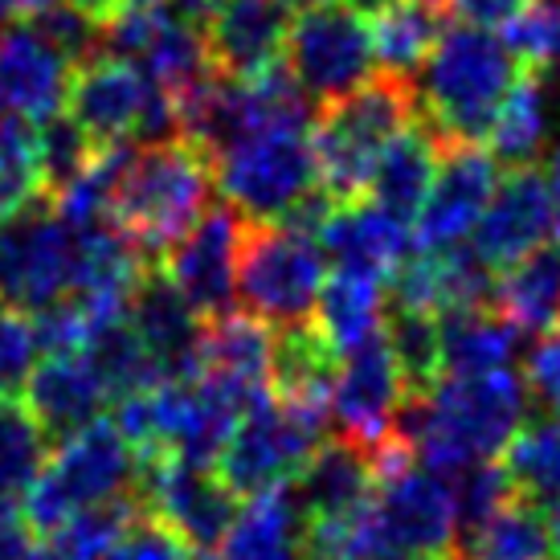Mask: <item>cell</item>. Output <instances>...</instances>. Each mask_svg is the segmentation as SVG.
<instances>
[{"instance_id": "6da1fadb", "label": "cell", "mask_w": 560, "mask_h": 560, "mask_svg": "<svg viewBox=\"0 0 560 560\" xmlns=\"http://www.w3.org/2000/svg\"><path fill=\"white\" fill-rule=\"evenodd\" d=\"M528 409V385L512 369L442 373L425 393L405 397L393 418V434L413 451L421 467L446 479L467 463L503 454Z\"/></svg>"}, {"instance_id": "7a4b0ae2", "label": "cell", "mask_w": 560, "mask_h": 560, "mask_svg": "<svg viewBox=\"0 0 560 560\" xmlns=\"http://www.w3.org/2000/svg\"><path fill=\"white\" fill-rule=\"evenodd\" d=\"M515 58L503 37L479 25H442L430 58L413 82V119L442 148L446 143H482L499 103L515 82Z\"/></svg>"}, {"instance_id": "3957f363", "label": "cell", "mask_w": 560, "mask_h": 560, "mask_svg": "<svg viewBox=\"0 0 560 560\" xmlns=\"http://www.w3.org/2000/svg\"><path fill=\"white\" fill-rule=\"evenodd\" d=\"M209 188L213 168L192 143H140L131 148L119 185L110 192V221L148 262H160L205 213Z\"/></svg>"}, {"instance_id": "277c9868", "label": "cell", "mask_w": 560, "mask_h": 560, "mask_svg": "<svg viewBox=\"0 0 560 560\" xmlns=\"http://www.w3.org/2000/svg\"><path fill=\"white\" fill-rule=\"evenodd\" d=\"M413 82L373 74L357 91L319 107L312 124V156L315 180L336 201L364 197L369 172H373L381 148L413 124Z\"/></svg>"}, {"instance_id": "5b68a950", "label": "cell", "mask_w": 560, "mask_h": 560, "mask_svg": "<svg viewBox=\"0 0 560 560\" xmlns=\"http://www.w3.org/2000/svg\"><path fill=\"white\" fill-rule=\"evenodd\" d=\"M140 458L115 430V421L94 418L74 434L58 438L42 475L25 487L21 515L30 532L54 536L79 508L103 503V499L136 495Z\"/></svg>"}, {"instance_id": "8992f818", "label": "cell", "mask_w": 560, "mask_h": 560, "mask_svg": "<svg viewBox=\"0 0 560 560\" xmlns=\"http://www.w3.org/2000/svg\"><path fill=\"white\" fill-rule=\"evenodd\" d=\"M209 168H213V185L225 197V205L254 225L279 221L307 188L319 185L312 127L266 124L209 160Z\"/></svg>"}, {"instance_id": "52a82bcc", "label": "cell", "mask_w": 560, "mask_h": 560, "mask_svg": "<svg viewBox=\"0 0 560 560\" xmlns=\"http://www.w3.org/2000/svg\"><path fill=\"white\" fill-rule=\"evenodd\" d=\"M324 287V249L312 234L291 225L246 221L237 249V295L249 315L270 327H291L312 319L315 295Z\"/></svg>"}, {"instance_id": "ba28073f", "label": "cell", "mask_w": 560, "mask_h": 560, "mask_svg": "<svg viewBox=\"0 0 560 560\" xmlns=\"http://www.w3.org/2000/svg\"><path fill=\"white\" fill-rule=\"evenodd\" d=\"M454 508L446 479L405 458L381 470L369 499L373 560H446L454 557Z\"/></svg>"}, {"instance_id": "9c48e42d", "label": "cell", "mask_w": 560, "mask_h": 560, "mask_svg": "<svg viewBox=\"0 0 560 560\" xmlns=\"http://www.w3.org/2000/svg\"><path fill=\"white\" fill-rule=\"evenodd\" d=\"M74 230L46 192L0 218V299L16 312H42L70 291Z\"/></svg>"}, {"instance_id": "30bf717a", "label": "cell", "mask_w": 560, "mask_h": 560, "mask_svg": "<svg viewBox=\"0 0 560 560\" xmlns=\"http://www.w3.org/2000/svg\"><path fill=\"white\" fill-rule=\"evenodd\" d=\"M282 62L319 107L336 103L376 74L369 16L352 13L348 4H299Z\"/></svg>"}, {"instance_id": "8fae6325", "label": "cell", "mask_w": 560, "mask_h": 560, "mask_svg": "<svg viewBox=\"0 0 560 560\" xmlns=\"http://www.w3.org/2000/svg\"><path fill=\"white\" fill-rule=\"evenodd\" d=\"M319 442H324V434L303 425L275 393L266 389L242 409L213 470L234 487L237 499H246L295 479L299 467L307 463V454Z\"/></svg>"}, {"instance_id": "7c38bea8", "label": "cell", "mask_w": 560, "mask_h": 560, "mask_svg": "<svg viewBox=\"0 0 560 560\" xmlns=\"http://www.w3.org/2000/svg\"><path fill=\"white\" fill-rule=\"evenodd\" d=\"M136 499L148 515L164 520L188 548H213L237 512L234 487L213 467H197L176 454L140 458Z\"/></svg>"}, {"instance_id": "4fadbf2b", "label": "cell", "mask_w": 560, "mask_h": 560, "mask_svg": "<svg viewBox=\"0 0 560 560\" xmlns=\"http://www.w3.org/2000/svg\"><path fill=\"white\" fill-rule=\"evenodd\" d=\"M242 234H246V218L230 205H213L160 258L164 275L176 282V291L192 303V312L201 319L234 307Z\"/></svg>"}, {"instance_id": "5bb4252c", "label": "cell", "mask_w": 560, "mask_h": 560, "mask_svg": "<svg viewBox=\"0 0 560 560\" xmlns=\"http://www.w3.org/2000/svg\"><path fill=\"white\" fill-rule=\"evenodd\" d=\"M499 185V164L479 143H446L418 218L409 225L413 249H446L467 242Z\"/></svg>"}, {"instance_id": "9a60e30c", "label": "cell", "mask_w": 560, "mask_h": 560, "mask_svg": "<svg viewBox=\"0 0 560 560\" xmlns=\"http://www.w3.org/2000/svg\"><path fill=\"white\" fill-rule=\"evenodd\" d=\"M401 401V373H397L381 331L340 352L336 381H331V421L340 425L343 438L373 451L376 442L393 434V418H397Z\"/></svg>"}, {"instance_id": "2e32d148", "label": "cell", "mask_w": 560, "mask_h": 560, "mask_svg": "<svg viewBox=\"0 0 560 560\" xmlns=\"http://www.w3.org/2000/svg\"><path fill=\"white\" fill-rule=\"evenodd\" d=\"M295 9V0H218V9L201 21L213 70L225 79H254L279 62Z\"/></svg>"}, {"instance_id": "e0dca14e", "label": "cell", "mask_w": 560, "mask_h": 560, "mask_svg": "<svg viewBox=\"0 0 560 560\" xmlns=\"http://www.w3.org/2000/svg\"><path fill=\"white\" fill-rule=\"evenodd\" d=\"M148 94H152V79L131 58L94 54L91 62L74 66V74H70L66 115L94 143H119L136 136Z\"/></svg>"}, {"instance_id": "ac0fdd59", "label": "cell", "mask_w": 560, "mask_h": 560, "mask_svg": "<svg viewBox=\"0 0 560 560\" xmlns=\"http://www.w3.org/2000/svg\"><path fill=\"white\" fill-rule=\"evenodd\" d=\"M552 230V205H548L545 172L528 164V168H508V176L495 185L491 201L482 209V218L470 230V246L491 270H503L508 262L524 258L536 249Z\"/></svg>"}, {"instance_id": "d6986e66", "label": "cell", "mask_w": 560, "mask_h": 560, "mask_svg": "<svg viewBox=\"0 0 560 560\" xmlns=\"http://www.w3.org/2000/svg\"><path fill=\"white\" fill-rule=\"evenodd\" d=\"M127 324L136 327L164 376L201 373V315L192 312V303L176 291L160 262L148 266L136 282L127 299Z\"/></svg>"}, {"instance_id": "ffe728a7", "label": "cell", "mask_w": 560, "mask_h": 560, "mask_svg": "<svg viewBox=\"0 0 560 560\" xmlns=\"http://www.w3.org/2000/svg\"><path fill=\"white\" fill-rule=\"evenodd\" d=\"M74 66L49 46L42 33L25 25L0 30V115L42 124L66 107Z\"/></svg>"}, {"instance_id": "44dd1931", "label": "cell", "mask_w": 560, "mask_h": 560, "mask_svg": "<svg viewBox=\"0 0 560 560\" xmlns=\"http://www.w3.org/2000/svg\"><path fill=\"white\" fill-rule=\"evenodd\" d=\"M315 242L324 249V258H331L340 270H360V275H376V279H385L393 266L413 249L409 225H401L364 197L336 201V209L319 225Z\"/></svg>"}, {"instance_id": "7402d4cb", "label": "cell", "mask_w": 560, "mask_h": 560, "mask_svg": "<svg viewBox=\"0 0 560 560\" xmlns=\"http://www.w3.org/2000/svg\"><path fill=\"white\" fill-rule=\"evenodd\" d=\"M21 389H25L21 401L30 405L33 418L46 425V434L54 442L94 421L107 405V389H103L86 352H46L42 364L33 360Z\"/></svg>"}, {"instance_id": "603a6c76", "label": "cell", "mask_w": 560, "mask_h": 560, "mask_svg": "<svg viewBox=\"0 0 560 560\" xmlns=\"http://www.w3.org/2000/svg\"><path fill=\"white\" fill-rule=\"evenodd\" d=\"M376 475H373V458L364 446H357L352 438H324L307 463L299 467V475L291 479V491H295L299 508L307 520H319V515H343L360 508L364 499L373 495Z\"/></svg>"}, {"instance_id": "cb8c5ba5", "label": "cell", "mask_w": 560, "mask_h": 560, "mask_svg": "<svg viewBox=\"0 0 560 560\" xmlns=\"http://www.w3.org/2000/svg\"><path fill=\"white\" fill-rule=\"evenodd\" d=\"M438 152L442 143L413 119L409 127H401L376 156L369 185H364V201H373L376 209H385L389 218H397L401 225H413L421 201L430 192L438 168Z\"/></svg>"}, {"instance_id": "d4e9b609", "label": "cell", "mask_w": 560, "mask_h": 560, "mask_svg": "<svg viewBox=\"0 0 560 560\" xmlns=\"http://www.w3.org/2000/svg\"><path fill=\"white\" fill-rule=\"evenodd\" d=\"M303 536H307V515L299 508L291 482H282L246 495V508L234 512L221 545L225 560H303Z\"/></svg>"}, {"instance_id": "484cf974", "label": "cell", "mask_w": 560, "mask_h": 560, "mask_svg": "<svg viewBox=\"0 0 560 560\" xmlns=\"http://www.w3.org/2000/svg\"><path fill=\"white\" fill-rule=\"evenodd\" d=\"M495 307L520 336H540L560 324V242H540L524 258L495 270Z\"/></svg>"}, {"instance_id": "4316f807", "label": "cell", "mask_w": 560, "mask_h": 560, "mask_svg": "<svg viewBox=\"0 0 560 560\" xmlns=\"http://www.w3.org/2000/svg\"><path fill=\"white\" fill-rule=\"evenodd\" d=\"M275 327L249 312H218L201 327V369L234 381L242 389H270Z\"/></svg>"}, {"instance_id": "83f0119b", "label": "cell", "mask_w": 560, "mask_h": 560, "mask_svg": "<svg viewBox=\"0 0 560 560\" xmlns=\"http://www.w3.org/2000/svg\"><path fill=\"white\" fill-rule=\"evenodd\" d=\"M438 315L442 373H491L515 360L520 331L495 307H451Z\"/></svg>"}, {"instance_id": "f1b7e54d", "label": "cell", "mask_w": 560, "mask_h": 560, "mask_svg": "<svg viewBox=\"0 0 560 560\" xmlns=\"http://www.w3.org/2000/svg\"><path fill=\"white\" fill-rule=\"evenodd\" d=\"M381 319H385V279H376V275L336 266V275L324 279L319 295H315L312 324L324 331V340L336 352H348L360 340L376 336Z\"/></svg>"}, {"instance_id": "f546056e", "label": "cell", "mask_w": 560, "mask_h": 560, "mask_svg": "<svg viewBox=\"0 0 560 560\" xmlns=\"http://www.w3.org/2000/svg\"><path fill=\"white\" fill-rule=\"evenodd\" d=\"M458 560H548L552 557V536H548V515L528 499L512 495L503 508L479 520L454 540Z\"/></svg>"}, {"instance_id": "4dcf8cb0", "label": "cell", "mask_w": 560, "mask_h": 560, "mask_svg": "<svg viewBox=\"0 0 560 560\" xmlns=\"http://www.w3.org/2000/svg\"><path fill=\"white\" fill-rule=\"evenodd\" d=\"M131 62L140 66L143 74L168 94L185 91V86H192V82L205 79L213 70L201 25L180 16L172 4L152 16V25L143 33V42Z\"/></svg>"}, {"instance_id": "1f68e13d", "label": "cell", "mask_w": 560, "mask_h": 560, "mask_svg": "<svg viewBox=\"0 0 560 560\" xmlns=\"http://www.w3.org/2000/svg\"><path fill=\"white\" fill-rule=\"evenodd\" d=\"M482 140L499 168H528L540 160L548 148V94L532 70L508 86Z\"/></svg>"}, {"instance_id": "d6a6232c", "label": "cell", "mask_w": 560, "mask_h": 560, "mask_svg": "<svg viewBox=\"0 0 560 560\" xmlns=\"http://www.w3.org/2000/svg\"><path fill=\"white\" fill-rule=\"evenodd\" d=\"M442 9L421 4V0H389L376 16H369L373 33V58L381 74L413 82L421 62L430 58L438 33H442Z\"/></svg>"}, {"instance_id": "836d02e7", "label": "cell", "mask_w": 560, "mask_h": 560, "mask_svg": "<svg viewBox=\"0 0 560 560\" xmlns=\"http://www.w3.org/2000/svg\"><path fill=\"white\" fill-rule=\"evenodd\" d=\"M503 470L512 491L545 508L560 495V421L557 418H524L520 430L503 446Z\"/></svg>"}, {"instance_id": "e575fe53", "label": "cell", "mask_w": 560, "mask_h": 560, "mask_svg": "<svg viewBox=\"0 0 560 560\" xmlns=\"http://www.w3.org/2000/svg\"><path fill=\"white\" fill-rule=\"evenodd\" d=\"M82 352H86V360L94 364L98 381H103L107 401H119V397H127V393L148 389V385L164 381L160 364L152 360V352L143 348L140 336H136V327L127 324V315L94 327Z\"/></svg>"}, {"instance_id": "d590c367", "label": "cell", "mask_w": 560, "mask_h": 560, "mask_svg": "<svg viewBox=\"0 0 560 560\" xmlns=\"http://www.w3.org/2000/svg\"><path fill=\"white\" fill-rule=\"evenodd\" d=\"M54 438L16 393H0V495L21 499L49 463Z\"/></svg>"}, {"instance_id": "8d00e7d4", "label": "cell", "mask_w": 560, "mask_h": 560, "mask_svg": "<svg viewBox=\"0 0 560 560\" xmlns=\"http://www.w3.org/2000/svg\"><path fill=\"white\" fill-rule=\"evenodd\" d=\"M381 336H385V348L401 373L405 397L425 393L442 376V340H438V319L430 312L385 307Z\"/></svg>"}, {"instance_id": "74e56055", "label": "cell", "mask_w": 560, "mask_h": 560, "mask_svg": "<svg viewBox=\"0 0 560 560\" xmlns=\"http://www.w3.org/2000/svg\"><path fill=\"white\" fill-rule=\"evenodd\" d=\"M140 512L143 508L136 495L103 499V503L79 508L62 528L49 536V545L58 548L62 560H103L110 548H115V540L131 528V520Z\"/></svg>"}, {"instance_id": "f35d334b", "label": "cell", "mask_w": 560, "mask_h": 560, "mask_svg": "<svg viewBox=\"0 0 560 560\" xmlns=\"http://www.w3.org/2000/svg\"><path fill=\"white\" fill-rule=\"evenodd\" d=\"M98 143L82 131L70 115H49L42 124H33V152H37V172H42V192L54 197L91 164Z\"/></svg>"}, {"instance_id": "ab89813d", "label": "cell", "mask_w": 560, "mask_h": 560, "mask_svg": "<svg viewBox=\"0 0 560 560\" xmlns=\"http://www.w3.org/2000/svg\"><path fill=\"white\" fill-rule=\"evenodd\" d=\"M446 491H451L454 532H458V536L467 528H475L479 520H487L495 508H503V503L515 495L508 470H503V463H495V458H479V463H467V467H458L454 475H446ZM458 536H454V540H458Z\"/></svg>"}, {"instance_id": "60d3db41", "label": "cell", "mask_w": 560, "mask_h": 560, "mask_svg": "<svg viewBox=\"0 0 560 560\" xmlns=\"http://www.w3.org/2000/svg\"><path fill=\"white\" fill-rule=\"evenodd\" d=\"M42 192V172L33 152V124L0 115V218Z\"/></svg>"}, {"instance_id": "b9f144b4", "label": "cell", "mask_w": 560, "mask_h": 560, "mask_svg": "<svg viewBox=\"0 0 560 560\" xmlns=\"http://www.w3.org/2000/svg\"><path fill=\"white\" fill-rule=\"evenodd\" d=\"M503 46L515 58V66L524 70H545L552 58L560 54V13L548 4L528 0L520 13L503 25Z\"/></svg>"}, {"instance_id": "7bdbcfd3", "label": "cell", "mask_w": 560, "mask_h": 560, "mask_svg": "<svg viewBox=\"0 0 560 560\" xmlns=\"http://www.w3.org/2000/svg\"><path fill=\"white\" fill-rule=\"evenodd\" d=\"M30 25L42 33L70 66H82V62H91L94 54H103V25H98L94 16L82 13V9H74L70 0H54L42 13H30Z\"/></svg>"}, {"instance_id": "ee69618b", "label": "cell", "mask_w": 560, "mask_h": 560, "mask_svg": "<svg viewBox=\"0 0 560 560\" xmlns=\"http://www.w3.org/2000/svg\"><path fill=\"white\" fill-rule=\"evenodd\" d=\"M37 360V340L25 312L0 299V393H16Z\"/></svg>"}, {"instance_id": "f6af8a7d", "label": "cell", "mask_w": 560, "mask_h": 560, "mask_svg": "<svg viewBox=\"0 0 560 560\" xmlns=\"http://www.w3.org/2000/svg\"><path fill=\"white\" fill-rule=\"evenodd\" d=\"M185 552H188V545L164 524V520L140 512L131 520V528L115 540V548H110L103 560H185Z\"/></svg>"}, {"instance_id": "bcb514c9", "label": "cell", "mask_w": 560, "mask_h": 560, "mask_svg": "<svg viewBox=\"0 0 560 560\" xmlns=\"http://www.w3.org/2000/svg\"><path fill=\"white\" fill-rule=\"evenodd\" d=\"M524 385H528L532 401L540 405L548 418L560 421V324L536 336L528 369H524Z\"/></svg>"}, {"instance_id": "7dc6e473", "label": "cell", "mask_w": 560, "mask_h": 560, "mask_svg": "<svg viewBox=\"0 0 560 560\" xmlns=\"http://www.w3.org/2000/svg\"><path fill=\"white\" fill-rule=\"evenodd\" d=\"M451 13L467 25H479V30H495V25H508L528 0H446Z\"/></svg>"}, {"instance_id": "c3c4849f", "label": "cell", "mask_w": 560, "mask_h": 560, "mask_svg": "<svg viewBox=\"0 0 560 560\" xmlns=\"http://www.w3.org/2000/svg\"><path fill=\"white\" fill-rule=\"evenodd\" d=\"M33 548V532L13 495H0V560H21Z\"/></svg>"}, {"instance_id": "681fc988", "label": "cell", "mask_w": 560, "mask_h": 560, "mask_svg": "<svg viewBox=\"0 0 560 560\" xmlns=\"http://www.w3.org/2000/svg\"><path fill=\"white\" fill-rule=\"evenodd\" d=\"M74 9H82L86 16H94L98 25H107V21H115V16L124 13V4L127 0H70Z\"/></svg>"}, {"instance_id": "f907efd6", "label": "cell", "mask_w": 560, "mask_h": 560, "mask_svg": "<svg viewBox=\"0 0 560 560\" xmlns=\"http://www.w3.org/2000/svg\"><path fill=\"white\" fill-rule=\"evenodd\" d=\"M545 185H548V205H552V225H557V234H560V148L548 156Z\"/></svg>"}, {"instance_id": "816d5d0a", "label": "cell", "mask_w": 560, "mask_h": 560, "mask_svg": "<svg viewBox=\"0 0 560 560\" xmlns=\"http://www.w3.org/2000/svg\"><path fill=\"white\" fill-rule=\"evenodd\" d=\"M172 9H176L180 16H188V21H197V25H201L205 16L218 9V0H172Z\"/></svg>"}, {"instance_id": "f5cc1de1", "label": "cell", "mask_w": 560, "mask_h": 560, "mask_svg": "<svg viewBox=\"0 0 560 560\" xmlns=\"http://www.w3.org/2000/svg\"><path fill=\"white\" fill-rule=\"evenodd\" d=\"M548 536H552V552H560V495L552 499V515H548Z\"/></svg>"}, {"instance_id": "db71d44e", "label": "cell", "mask_w": 560, "mask_h": 560, "mask_svg": "<svg viewBox=\"0 0 560 560\" xmlns=\"http://www.w3.org/2000/svg\"><path fill=\"white\" fill-rule=\"evenodd\" d=\"M21 560H62V557H58V548L54 545H42V548H30Z\"/></svg>"}, {"instance_id": "11a10c76", "label": "cell", "mask_w": 560, "mask_h": 560, "mask_svg": "<svg viewBox=\"0 0 560 560\" xmlns=\"http://www.w3.org/2000/svg\"><path fill=\"white\" fill-rule=\"evenodd\" d=\"M16 13H21V9H16V0H0V30H4V25H13Z\"/></svg>"}, {"instance_id": "9f6ffc18", "label": "cell", "mask_w": 560, "mask_h": 560, "mask_svg": "<svg viewBox=\"0 0 560 560\" xmlns=\"http://www.w3.org/2000/svg\"><path fill=\"white\" fill-rule=\"evenodd\" d=\"M49 4H54V0H16L21 13H42V9H49Z\"/></svg>"}, {"instance_id": "6f0895ef", "label": "cell", "mask_w": 560, "mask_h": 560, "mask_svg": "<svg viewBox=\"0 0 560 560\" xmlns=\"http://www.w3.org/2000/svg\"><path fill=\"white\" fill-rule=\"evenodd\" d=\"M185 560H225V557L209 552V548H197V552H185Z\"/></svg>"}, {"instance_id": "680465c9", "label": "cell", "mask_w": 560, "mask_h": 560, "mask_svg": "<svg viewBox=\"0 0 560 560\" xmlns=\"http://www.w3.org/2000/svg\"><path fill=\"white\" fill-rule=\"evenodd\" d=\"M295 4H343V0H295Z\"/></svg>"}, {"instance_id": "91938a15", "label": "cell", "mask_w": 560, "mask_h": 560, "mask_svg": "<svg viewBox=\"0 0 560 560\" xmlns=\"http://www.w3.org/2000/svg\"><path fill=\"white\" fill-rule=\"evenodd\" d=\"M536 4H548V9H557L560 13V0H536Z\"/></svg>"}, {"instance_id": "94428289", "label": "cell", "mask_w": 560, "mask_h": 560, "mask_svg": "<svg viewBox=\"0 0 560 560\" xmlns=\"http://www.w3.org/2000/svg\"><path fill=\"white\" fill-rule=\"evenodd\" d=\"M421 4H434V9H442V4H446V0H421Z\"/></svg>"}, {"instance_id": "6125c7cd", "label": "cell", "mask_w": 560, "mask_h": 560, "mask_svg": "<svg viewBox=\"0 0 560 560\" xmlns=\"http://www.w3.org/2000/svg\"><path fill=\"white\" fill-rule=\"evenodd\" d=\"M446 560H458V557H446Z\"/></svg>"}]
</instances>
